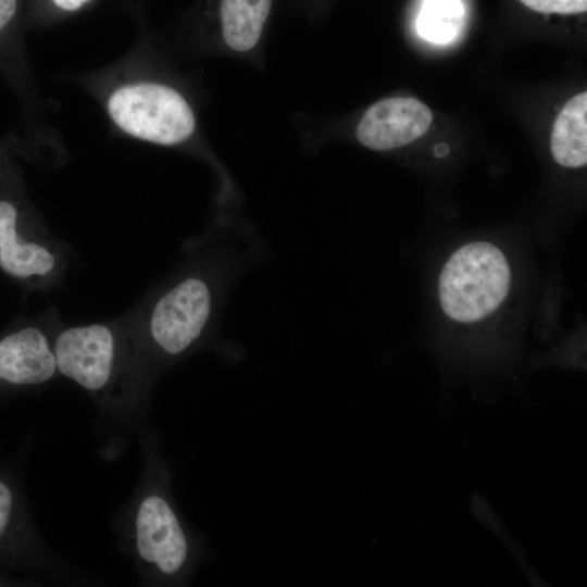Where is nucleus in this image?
<instances>
[{
    "label": "nucleus",
    "instance_id": "f257e3e1",
    "mask_svg": "<svg viewBox=\"0 0 587 587\" xmlns=\"http://www.w3.org/2000/svg\"><path fill=\"white\" fill-rule=\"evenodd\" d=\"M153 459L134 497L121 513L120 538L146 579L175 582L195 559L192 539L165 488Z\"/></svg>",
    "mask_w": 587,
    "mask_h": 587
},
{
    "label": "nucleus",
    "instance_id": "f03ea898",
    "mask_svg": "<svg viewBox=\"0 0 587 587\" xmlns=\"http://www.w3.org/2000/svg\"><path fill=\"white\" fill-rule=\"evenodd\" d=\"M53 352L59 374L93 396L115 422L137 423L141 391L128 374L117 335L104 324L70 327L58 334Z\"/></svg>",
    "mask_w": 587,
    "mask_h": 587
},
{
    "label": "nucleus",
    "instance_id": "7ed1b4c3",
    "mask_svg": "<svg viewBox=\"0 0 587 587\" xmlns=\"http://www.w3.org/2000/svg\"><path fill=\"white\" fill-rule=\"evenodd\" d=\"M507 255L489 241L459 247L442 265L437 296L442 313L453 323H483L504 304L512 288Z\"/></svg>",
    "mask_w": 587,
    "mask_h": 587
},
{
    "label": "nucleus",
    "instance_id": "20e7f679",
    "mask_svg": "<svg viewBox=\"0 0 587 587\" xmlns=\"http://www.w3.org/2000/svg\"><path fill=\"white\" fill-rule=\"evenodd\" d=\"M108 110L125 133L159 145L183 142L196 127L193 112L185 98L160 84L123 86L111 95Z\"/></svg>",
    "mask_w": 587,
    "mask_h": 587
},
{
    "label": "nucleus",
    "instance_id": "39448f33",
    "mask_svg": "<svg viewBox=\"0 0 587 587\" xmlns=\"http://www.w3.org/2000/svg\"><path fill=\"white\" fill-rule=\"evenodd\" d=\"M432 122L430 109L420 100L409 97L387 98L366 110L355 135L364 147L387 151L419 139Z\"/></svg>",
    "mask_w": 587,
    "mask_h": 587
},
{
    "label": "nucleus",
    "instance_id": "423d86ee",
    "mask_svg": "<svg viewBox=\"0 0 587 587\" xmlns=\"http://www.w3.org/2000/svg\"><path fill=\"white\" fill-rule=\"evenodd\" d=\"M59 374L53 346L37 327H25L0 339V382L33 387Z\"/></svg>",
    "mask_w": 587,
    "mask_h": 587
},
{
    "label": "nucleus",
    "instance_id": "0eeeda50",
    "mask_svg": "<svg viewBox=\"0 0 587 587\" xmlns=\"http://www.w3.org/2000/svg\"><path fill=\"white\" fill-rule=\"evenodd\" d=\"M17 212L9 201H0V267L8 274L27 278L43 276L55 266L54 255L43 246L20 239Z\"/></svg>",
    "mask_w": 587,
    "mask_h": 587
},
{
    "label": "nucleus",
    "instance_id": "6e6552de",
    "mask_svg": "<svg viewBox=\"0 0 587 587\" xmlns=\"http://www.w3.org/2000/svg\"><path fill=\"white\" fill-rule=\"evenodd\" d=\"M554 161L569 168L587 163V92L570 99L558 115L550 138Z\"/></svg>",
    "mask_w": 587,
    "mask_h": 587
},
{
    "label": "nucleus",
    "instance_id": "1a4fd4ad",
    "mask_svg": "<svg viewBox=\"0 0 587 587\" xmlns=\"http://www.w3.org/2000/svg\"><path fill=\"white\" fill-rule=\"evenodd\" d=\"M273 0H220L218 16L226 45L238 52L259 42L271 13Z\"/></svg>",
    "mask_w": 587,
    "mask_h": 587
},
{
    "label": "nucleus",
    "instance_id": "9d476101",
    "mask_svg": "<svg viewBox=\"0 0 587 587\" xmlns=\"http://www.w3.org/2000/svg\"><path fill=\"white\" fill-rule=\"evenodd\" d=\"M460 0H425L417 17V33L434 43L450 42L463 22Z\"/></svg>",
    "mask_w": 587,
    "mask_h": 587
},
{
    "label": "nucleus",
    "instance_id": "9b49d317",
    "mask_svg": "<svg viewBox=\"0 0 587 587\" xmlns=\"http://www.w3.org/2000/svg\"><path fill=\"white\" fill-rule=\"evenodd\" d=\"M525 7L540 13L578 14L587 10V0H520Z\"/></svg>",
    "mask_w": 587,
    "mask_h": 587
},
{
    "label": "nucleus",
    "instance_id": "f8f14e48",
    "mask_svg": "<svg viewBox=\"0 0 587 587\" xmlns=\"http://www.w3.org/2000/svg\"><path fill=\"white\" fill-rule=\"evenodd\" d=\"M15 499L13 489L0 479V540L4 538L14 520Z\"/></svg>",
    "mask_w": 587,
    "mask_h": 587
},
{
    "label": "nucleus",
    "instance_id": "ddd939ff",
    "mask_svg": "<svg viewBox=\"0 0 587 587\" xmlns=\"http://www.w3.org/2000/svg\"><path fill=\"white\" fill-rule=\"evenodd\" d=\"M17 0H0V30L11 21Z\"/></svg>",
    "mask_w": 587,
    "mask_h": 587
},
{
    "label": "nucleus",
    "instance_id": "4468645a",
    "mask_svg": "<svg viewBox=\"0 0 587 587\" xmlns=\"http://www.w3.org/2000/svg\"><path fill=\"white\" fill-rule=\"evenodd\" d=\"M57 7L65 11H75L86 4L89 0H52Z\"/></svg>",
    "mask_w": 587,
    "mask_h": 587
}]
</instances>
